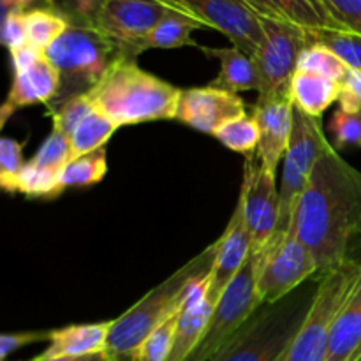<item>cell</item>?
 <instances>
[{
	"mask_svg": "<svg viewBox=\"0 0 361 361\" xmlns=\"http://www.w3.org/2000/svg\"><path fill=\"white\" fill-rule=\"evenodd\" d=\"M293 224L312 252L319 275L355 263L353 243L361 236V171L335 147L314 166Z\"/></svg>",
	"mask_w": 361,
	"mask_h": 361,
	"instance_id": "cell-1",
	"label": "cell"
},
{
	"mask_svg": "<svg viewBox=\"0 0 361 361\" xmlns=\"http://www.w3.org/2000/svg\"><path fill=\"white\" fill-rule=\"evenodd\" d=\"M87 94L97 111L123 127L176 118L182 88L141 69L136 59L118 56Z\"/></svg>",
	"mask_w": 361,
	"mask_h": 361,
	"instance_id": "cell-2",
	"label": "cell"
},
{
	"mask_svg": "<svg viewBox=\"0 0 361 361\" xmlns=\"http://www.w3.org/2000/svg\"><path fill=\"white\" fill-rule=\"evenodd\" d=\"M217 254V242L169 275L166 281L148 291L127 312L113 319L106 351L118 361H134L148 335L168 319L185 302L189 289L196 282L210 277Z\"/></svg>",
	"mask_w": 361,
	"mask_h": 361,
	"instance_id": "cell-3",
	"label": "cell"
},
{
	"mask_svg": "<svg viewBox=\"0 0 361 361\" xmlns=\"http://www.w3.org/2000/svg\"><path fill=\"white\" fill-rule=\"evenodd\" d=\"M321 275L275 303H261L210 361H279L316 302Z\"/></svg>",
	"mask_w": 361,
	"mask_h": 361,
	"instance_id": "cell-4",
	"label": "cell"
},
{
	"mask_svg": "<svg viewBox=\"0 0 361 361\" xmlns=\"http://www.w3.org/2000/svg\"><path fill=\"white\" fill-rule=\"evenodd\" d=\"M49 62L60 74V92L48 106L53 111L71 97L90 92L104 78L120 55L118 46L92 25L71 27L46 49Z\"/></svg>",
	"mask_w": 361,
	"mask_h": 361,
	"instance_id": "cell-5",
	"label": "cell"
},
{
	"mask_svg": "<svg viewBox=\"0 0 361 361\" xmlns=\"http://www.w3.org/2000/svg\"><path fill=\"white\" fill-rule=\"evenodd\" d=\"M334 145L324 133L323 120L305 115L295 108L288 150L282 161V182L279 189V221L270 242L286 238L293 226L296 204L321 155Z\"/></svg>",
	"mask_w": 361,
	"mask_h": 361,
	"instance_id": "cell-6",
	"label": "cell"
},
{
	"mask_svg": "<svg viewBox=\"0 0 361 361\" xmlns=\"http://www.w3.org/2000/svg\"><path fill=\"white\" fill-rule=\"evenodd\" d=\"M360 271L361 263L355 261L321 275L316 302L309 317L279 361H326L331 324L355 288Z\"/></svg>",
	"mask_w": 361,
	"mask_h": 361,
	"instance_id": "cell-7",
	"label": "cell"
},
{
	"mask_svg": "<svg viewBox=\"0 0 361 361\" xmlns=\"http://www.w3.org/2000/svg\"><path fill=\"white\" fill-rule=\"evenodd\" d=\"M259 23L263 28V41L252 56L259 76L257 99L289 97V88L298 71L302 53L312 44L309 28L270 16H259Z\"/></svg>",
	"mask_w": 361,
	"mask_h": 361,
	"instance_id": "cell-8",
	"label": "cell"
},
{
	"mask_svg": "<svg viewBox=\"0 0 361 361\" xmlns=\"http://www.w3.org/2000/svg\"><path fill=\"white\" fill-rule=\"evenodd\" d=\"M261 271V252H250L249 259L226 288L208 321L207 331L185 361H210L226 342L243 326L261 305L257 281Z\"/></svg>",
	"mask_w": 361,
	"mask_h": 361,
	"instance_id": "cell-9",
	"label": "cell"
},
{
	"mask_svg": "<svg viewBox=\"0 0 361 361\" xmlns=\"http://www.w3.org/2000/svg\"><path fill=\"white\" fill-rule=\"evenodd\" d=\"M316 275H319L316 259L293 224L284 240L268 242L261 252L257 296L261 303H275Z\"/></svg>",
	"mask_w": 361,
	"mask_h": 361,
	"instance_id": "cell-10",
	"label": "cell"
},
{
	"mask_svg": "<svg viewBox=\"0 0 361 361\" xmlns=\"http://www.w3.org/2000/svg\"><path fill=\"white\" fill-rule=\"evenodd\" d=\"M162 6L187 14L204 28L224 34L233 46L249 56L256 55L263 41L259 16L245 0H157Z\"/></svg>",
	"mask_w": 361,
	"mask_h": 361,
	"instance_id": "cell-11",
	"label": "cell"
},
{
	"mask_svg": "<svg viewBox=\"0 0 361 361\" xmlns=\"http://www.w3.org/2000/svg\"><path fill=\"white\" fill-rule=\"evenodd\" d=\"M169 7L157 0H104L92 27L115 42L120 55L136 59L143 42Z\"/></svg>",
	"mask_w": 361,
	"mask_h": 361,
	"instance_id": "cell-12",
	"label": "cell"
},
{
	"mask_svg": "<svg viewBox=\"0 0 361 361\" xmlns=\"http://www.w3.org/2000/svg\"><path fill=\"white\" fill-rule=\"evenodd\" d=\"M277 176L270 175L257 155H247L238 201L252 236V252H263L274 236L279 221Z\"/></svg>",
	"mask_w": 361,
	"mask_h": 361,
	"instance_id": "cell-13",
	"label": "cell"
},
{
	"mask_svg": "<svg viewBox=\"0 0 361 361\" xmlns=\"http://www.w3.org/2000/svg\"><path fill=\"white\" fill-rule=\"evenodd\" d=\"M242 115H247L245 102L238 94L208 85L182 90L175 120L201 133L214 134L226 122Z\"/></svg>",
	"mask_w": 361,
	"mask_h": 361,
	"instance_id": "cell-14",
	"label": "cell"
},
{
	"mask_svg": "<svg viewBox=\"0 0 361 361\" xmlns=\"http://www.w3.org/2000/svg\"><path fill=\"white\" fill-rule=\"evenodd\" d=\"M252 252V236L247 228L242 203H236L235 212L229 219L226 231L217 240V254L208 281V300L212 305L219 302L233 279L236 277Z\"/></svg>",
	"mask_w": 361,
	"mask_h": 361,
	"instance_id": "cell-15",
	"label": "cell"
},
{
	"mask_svg": "<svg viewBox=\"0 0 361 361\" xmlns=\"http://www.w3.org/2000/svg\"><path fill=\"white\" fill-rule=\"evenodd\" d=\"M291 97L257 99L254 106V118L259 126V147L257 157L270 175L277 176L279 166L284 161L293 129Z\"/></svg>",
	"mask_w": 361,
	"mask_h": 361,
	"instance_id": "cell-16",
	"label": "cell"
},
{
	"mask_svg": "<svg viewBox=\"0 0 361 361\" xmlns=\"http://www.w3.org/2000/svg\"><path fill=\"white\" fill-rule=\"evenodd\" d=\"M60 92V74L46 55H41L32 66L13 71V83L2 106V122L16 109L25 106H49Z\"/></svg>",
	"mask_w": 361,
	"mask_h": 361,
	"instance_id": "cell-17",
	"label": "cell"
},
{
	"mask_svg": "<svg viewBox=\"0 0 361 361\" xmlns=\"http://www.w3.org/2000/svg\"><path fill=\"white\" fill-rule=\"evenodd\" d=\"M208 281L210 277L196 282L187 293L183 310L176 324L175 344L168 361H185L203 338L214 312V305L208 300Z\"/></svg>",
	"mask_w": 361,
	"mask_h": 361,
	"instance_id": "cell-18",
	"label": "cell"
},
{
	"mask_svg": "<svg viewBox=\"0 0 361 361\" xmlns=\"http://www.w3.org/2000/svg\"><path fill=\"white\" fill-rule=\"evenodd\" d=\"M113 321L92 324H71V326L51 330L49 345L39 358H60V356H85L106 351L109 330Z\"/></svg>",
	"mask_w": 361,
	"mask_h": 361,
	"instance_id": "cell-19",
	"label": "cell"
},
{
	"mask_svg": "<svg viewBox=\"0 0 361 361\" xmlns=\"http://www.w3.org/2000/svg\"><path fill=\"white\" fill-rule=\"evenodd\" d=\"M361 344V271L330 331L326 361H351Z\"/></svg>",
	"mask_w": 361,
	"mask_h": 361,
	"instance_id": "cell-20",
	"label": "cell"
},
{
	"mask_svg": "<svg viewBox=\"0 0 361 361\" xmlns=\"http://www.w3.org/2000/svg\"><path fill=\"white\" fill-rule=\"evenodd\" d=\"M203 53L219 60V74L215 80L210 81V87L221 88V90L240 92L259 90V76L254 66L252 56L243 53L242 49L231 46V48H207L200 46Z\"/></svg>",
	"mask_w": 361,
	"mask_h": 361,
	"instance_id": "cell-21",
	"label": "cell"
},
{
	"mask_svg": "<svg viewBox=\"0 0 361 361\" xmlns=\"http://www.w3.org/2000/svg\"><path fill=\"white\" fill-rule=\"evenodd\" d=\"M341 83L310 71L298 69L293 76L289 97L293 106L305 115L321 118L328 108L338 101Z\"/></svg>",
	"mask_w": 361,
	"mask_h": 361,
	"instance_id": "cell-22",
	"label": "cell"
},
{
	"mask_svg": "<svg viewBox=\"0 0 361 361\" xmlns=\"http://www.w3.org/2000/svg\"><path fill=\"white\" fill-rule=\"evenodd\" d=\"M259 16L291 21L309 30L316 28H341L335 25L323 0H245Z\"/></svg>",
	"mask_w": 361,
	"mask_h": 361,
	"instance_id": "cell-23",
	"label": "cell"
},
{
	"mask_svg": "<svg viewBox=\"0 0 361 361\" xmlns=\"http://www.w3.org/2000/svg\"><path fill=\"white\" fill-rule=\"evenodd\" d=\"M197 28H204L200 21L178 11L169 9L166 16L157 23V27L148 34L143 42V51L147 49H173V48H200L192 39V32Z\"/></svg>",
	"mask_w": 361,
	"mask_h": 361,
	"instance_id": "cell-24",
	"label": "cell"
},
{
	"mask_svg": "<svg viewBox=\"0 0 361 361\" xmlns=\"http://www.w3.org/2000/svg\"><path fill=\"white\" fill-rule=\"evenodd\" d=\"M28 44L39 51L46 49L71 27V21L53 7H34L25 11Z\"/></svg>",
	"mask_w": 361,
	"mask_h": 361,
	"instance_id": "cell-25",
	"label": "cell"
},
{
	"mask_svg": "<svg viewBox=\"0 0 361 361\" xmlns=\"http://www.w3.org/2000/svg\"><path fill=\"white\" fill-rule=\"evenodd\" d=\"M116 129L118 126L113 120H109L97 109L92 111L71 134V157L76 159L99 148H104Z\"/></svg>",
	"mask_w": 361,
	"mask_h": 361,
	"instance_id": "cell-26",
	"label": "cell"
},
{
	"mask_svg": "<svg viewBox=\"0 0 361 361\" xmlns=\"http://www.w3.org/2000/svg\"><path fill=\"white\" fill-rule=\"evenodd\" d=\"M108 173V155L106 148L90 152L81 157L71 159L60 173V185L67 187H88L101 182Z\"/></svg>",
	"mask_w": 361,
	"mask_h": 361,
	"instance_id": "cell-27",
	"label": "cell"
},
{
	"mask_svg": "<svg viewBox=\"0 0 361 361\" xmlns=\"http://www.w3.org/2000/svg\"><path fill=\"white\" fill-rule=\"evenodd\" d=\"M212 136L226 148L238 154L252 155L259 147V126L254 115H242L219 127Z\"/></svg>",
	"mask_w": 361,
	"mask_h": 361,
	"instance_id": "cell-28",
	"label": "cell"
},
{
	"mask_svg": "<svg viewBox=\"0 0 361 361\" xmlns=\"http://www.w3.org/2000/svg\"><path fill=\"white\" fill-rule=\"evenodd\" d=\"M310 42L330 48L349 69L361 71V35L337 28H316L309 30Z\"/></svg>",
	"mask_w": 361,
	"mask_h": 361,
	"instance_id": "cell-29",
	"label": "cell"
},
{
	"mask_svg": "<svg viewBox=\"0 0 361 361\" xmlns=\"http://www.w3.org/2000/svg\"><path fill=\"white\" fill-rule=\"evenodd\" d=\"M185 303V302H183ZM183 305L171 314L166 321H162L154 331L147 337V341L141 344L134 361H168L175 344V331L178 324L180 314H182Z\"/></svg>",
	"mask_w": 361,
	"mask_h": 361,
	"instance_id": "cell-30",
	"label": "cell"
},
{
	"mask_svg": "<svg viewBox=\"0 0 361 361\" xmlns=\"http://www.w3.org/2000/svg\"><path fill=\"white\" fill-rule=\"evenodd\" d=\"M298 69L310 71V73L321 74V76L330 78V80L341 83L349 67L345 66L330 48L319 44V42H312V44L302 53Z\"/></svg>",
	"mask_w": 361,
	"mask_h": 361,
	"instance_id": "cell-31",
	"label": "cell"
},
{
	"mask_svg": "<svg viewBox=\"0 0 361 361\" xmlns=\"http://www.w3.org/2000/svg\"><path fill=\"white\" fill-rule=\"evenodd\" d=\"M92 111H95V108L94 104H92L88 94H80L71 97L69 101L60 104L59 108H55L53 111H48V115L53 118V129L60 130V133L71 137V134L76 130V127L80 126Z\"/></svg>",
	"mask_w": 361,
	"mask_h": 361,
	"instance_id": "cell-32",
	"label": "cell"
},
{
	"mask_svg": "<svg viewBox=\"0 0 361 361\" xmlns=\"http://www.w3.org/2000/svg\"><path fill=\"white\" fill-rule=\"evenodd\" d=\"M25 143H18L11 137L0 140V185L6 192H18V180L25 168Z\"/></svg>",
	"mask_w": 361,
	"mask_h": 361,
	"instance_id": "cell-33",
	"label": "cell"
},
{
	"mask_svg": "<svg viewBox=\"0 0 361 361\" xmlns=\"http://www.w3.org/2000/svg\"><path fill=\"white\" fill-rule=\"evenodd\" d=\"M328 127L337 148H361V113H348L337 108Z\"/></svg>",
	"mask_w": 361,
	"mask_h": 361,
	"instance_id": "cell-34",
	"label": "cell"
},
{
	"mask_svg": "<svg viewBox=\"0 0 361 361\" xmlns=\"http://www.w3.org/2000/svg\"><path fill=\"white\" fill-rule=\"evenodd\" d=\"M323 4L341 30L361 35V0H323Z\"/></svg>",
	"mask_w": 361,
	"mask_h": 361,
	"instance_id": "cell-35",
	"label": "cell"
},
{
	"mask_svg": "<svg viewBox=\"0 0 361 361\" xmlns=\"http://www.w3.org/2000/svg\"><path fill=\"white\" fill-rule=\"evenodd\" d=\"M104 0H49V7L60 11L71 23L94 25Z\"/></svg>",
	"mask_w": 361,
	"mask_h": 361,
	"instance_id": "cell-36",
	"label": "cell"
},
{
	"mask_svg": "<svg viewBox=\"0 0 361 361\" xmlns=\"http://www.w3.org/2000/svg\"><path fill=\"white\" fill-rule=\"evenodd\" d=\"M2 41L9 51L20 49L28 44L27 23H25V11H7L4 18Z\"/></svg>",
	"mask_w": 361,
	"mask_h": 361,
	"instance_id": "cell-37",
	"label": "cell"
},
{
	"mask_svg": "<svg viewBox=\"0 0 361 361\" xmlns=\"http://www.w3.org/2000/svg\"><path fill=\"white\" fill-rule=\"evenodd\" d=\"M338 108L348 113H361V71L348 69L342 78Z\"/></svg>",
	"mask_w": 361,
	"mask_h": 361,
	"instance_id": "cell-38",
	"label": "cell"
},
{
	"mask_svg": "<svg viewBox=\"0 0 361 361\" xmlns=\"http://www.w3.org/2000/svg\"><path fill=\"white\" fill-rule=\"evenodd\" d=\"M51 331H18V334H4L0 337V360L6 361L13 353L25 345L35 344V342L49 341Z\"/></svg>",
	"mask_w": 361,
	"mask_h": 361,
	"instance_id": "cell-39",
	"label": "cell"
},
{
	"mask_svg": "<svg viewBox=\"0 0 361 361\" xmlns=\"http://www.w3.org/2000/svg\"><path fill=\"white\" fill-rule=\"evenodd\" d=\"M28 361H118L111 353L101 351L94 353V355H85V356H60V358H39L35 356L34 360Z\"/></svg>",
	"mask_w": 361,
	"mask_h": 361,
	"instance_id": "cell-40",
	"label": "cell"
},
{
	"mask_svg": "<svg viewBox=\"0 0 361 361\" xmlns=\"http://www.w3.org/2000/svg\"><path fill=\"white\" fill-rule=\"evenodd\" d=\"M4 9L7 11H25V7L30 4V0H2Z\"/></svg>",
	"mask_w": 361,
	"mask_h": 361,
	"instance_id": "cell-41",
	"label": "cell"
},
{
	"mask_svg": "<svg viewBox=\"0 0 361 361\" xmlns=\"http://www.w3.org/2000/svg\"><path fill=\"white\" fill-rule=\"evenodd\" d=\"M351 361H361V344H360V348H358V351L355 353V356H353V360Z\"/></svg>",
	"mask_w": 361,
	"mask_h": 361,
	"instance_id": "cell-42",
	"label": "cell"
}]
</instances>
